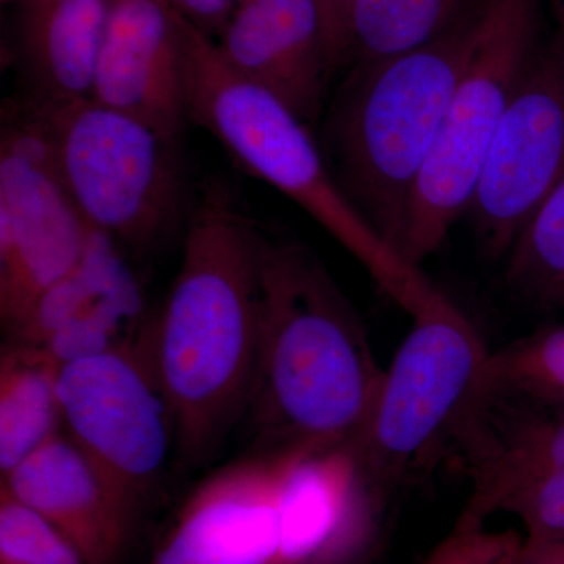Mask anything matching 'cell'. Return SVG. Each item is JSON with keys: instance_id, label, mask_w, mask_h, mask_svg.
<instances>
[{"instance_id": "19", "label": "cell", "mask_w": 564, "mask_h": 564, "mask_svg": "<svg viewBox=\"0 0 564 564\" xmlns=\"http://www.w3.org/2000/svg\"><path fill=\"white\" fill-rule=\"evenodd\" d=\"M57 364L7 343L0 356V474L35 454L63 432Z\"/></svg>"}, {"instance_id": "24", "label": "cell", "mask_w": 564, "mask_h": 564, "mask_svg": "<svg viewBox=\"0 0 564 564\" xmlns=\"http://www.w3.org/2000/svg\"><path fill=\"white\" fill-rule=\"evenodd\" d=\"M524 549V534L491 530L486 522L459 516L454 530L423 564H522Z\"/></svg>"}, {"instance_id": "6", "label": "cell", "mask_w": 564, "mask_h": 564, "mask_svg": "<svg viewBox=\"0 0 564 564\" xmlns=\"http://www.w3.org/2000/svg\"><path fill=\"white\" fill-rule=\"evenodd\" d=\"M541 0H488L477 41L415 187L400 256L419 267L469 212L494 135L538 54Z\"/></svg>"}, {"instance_id": "16", "label": "cell", "mask_w": 564, "mask_h": 564, "mask_svg": "<svg viewBox=\"0 0 564 564\" xmlns=\"http://www.w3.org/2000/svg\"><path fill=\"white\" fill-rule=\"evenodd\" d=\"M221 57L313 121L333 73L317 0H239L221 29Z\"/></svg>"}, {"instance_id": "3", "label": "cell", "mask_w": 564, "mask_h": 564, "mask_svg": "<svg viewBox=\"0 0 564 564\" xmlns=\"http://www.w3.org/2000/svg\"><path fill=\"white\" fill-rule=\"evenodd\" d=\"M486 3L423 46L356 66L329 122L345 195L399 254L415 187L473 55Z\"/></svg>"}, {"instance_id": "9", "label": "cell", "mask_w": 564, "mask_h": 564, "mask_svg": "<svg viewBox=\"0 0 564 564\" xmlns=\"http://www.w3.org/2000/svg\"><path fill=\"white\" fill-rule=\"evenodd\" d=\"M57 393L63 432L139 513L176 448L172 408L141 340L62 364Z\"/></svg>"}, {"instance_id": "12", "label": "cell", "mask_w": 564, "mask_h": 564, "mask_svg": "<svg viewBox=\"0 0 564 564\" xmlns=\"http://www.w3.org/2000/svg\"><path fill=\"white\" fill-rule=\"evenodd\" d=\"M384 496L355 443L285 455L274 564H356L377 533Z\"/></svg>"}, {"instance_id": "10", "label": "cell", "mask_w": 564, "mask_h": 564, "mask_svg": "<svg viewBox=\"0 0 564 564\" xmlns=\"http://www.w3.org/2000/svg\"><path fill=\"white\" fill-rule=\"evenodd\" d=\"M454 451L470 480L464 518L516 516L525 540L564 543V404L477 392Z\"/></svg>"}, {"instance_id": "13", "label": "cell", "mask_w": 564, "mask_h": 564, "mask_svg": "<svg viewBox=\"0 0 564 564\" xmlns=\"http://www.w3.org/2000/svg\"><path fill=\"white\" fill-rule=\"evenodd\" d=\"M93 99L180 141L191 124L187 22L169 0H111Z\"/></svg>"}, {"instance_id": "18", "label": "cell", "mask_w": 564, "mask_h": 564, "mask_svg": "<svg viewBox=\"0 0 564 564\" xmlns=\"http://www.w3.org/2000/svg\"><path fill=\"white\" fill-rule=\"evenodd\" d=\"M111 0H33L24 65L39 104L93 98Z\"/></svg>"}, {"instance_id": "7", "label": "cell", "mask_w": 564, "mask_h": 564, "mask_svg": "<svg viewBox=\"0 0 564 564\" xmlns=\"http://www.w3.org/2000/svg\"><path fill=\"white\" fill-rule=\"evenodd\" d=\"M33 106L46 122L63 184L88 226L118 245L158 242L184 199L180 141L93 98Z\"/></svg>"}, {"instance_id": "26", "label": "cell", "mask_w": 564, "mask_h": 564, "mask_svg": "<svg viewBox=\"0 0 564 564\" xmlns=\"http://www.w3.org/2000/svg\"><path fill=\"white\" fill-rule=\"evenodd\" d=\"M196 29L212 35L220 33L239 0H169Z\"/></svg>"}, {"instance_id": "1", "label": "cell", "mask_w": 564, "mask_h": 564, "mask_svg": "<svg viewBox=\"0 0 564 564\" xmlns=\"http://www.w3.org/2000/svg\"><path fill=\"white\" fill-rule=\"evenodd\" d=\"M259 240L231 195L207 188L188 223L176 280L141 336L188 466L214 458L247 414L261 322Z\"/></svg>"}, {"instance_id": "20", "label": "cell", "mask_w": 564, "mask_h": 564, "mask_svg": "<svg viewBox=\"0 0 564 564\" xmlns=\"http://www.w3.org/2000/svg\"><path fill=\"white\" fill-rule=\"evenodd\" d=\"M488 0H356L350 57L356 66L430 43Z\"/></svg>"}, {"instance_id": "25", "label": "cell", "mask_w": 564, "mask_h": 564, "mask_svg": "<svg viewBox=\"0 0 564 564\" xmlns=\"http://www.w3.org/2000/svg\"><path fill=\"white\" fill-rule=\"evenodd\" d=\"M332 68L347 61L351 50V17L356 0H317Z\"/></svg>"}, {"instance_id": "8", "label": "cell", "mask_w": 564, "mask_h": 564, "mask_svg": "<svg viewBox=\"0 0 564 564\" xmlns=\"http://www.w3.org/2000/svg\"><path fill=\"white\" fill-rule=\"evenodd\" d=\"M93 229L70 198L39 109L0 140V317L13 333L52 285L84 258Z\"/></svg>"}, {"instance_id": "28", "label": "cell", "mask_w": 564, "mask_h": 564, "mask_svg": "<svg viewBox=\"0 0 564 564\" xmlns=\"http://www.w3.org/2000/svg\"><path fill=\"white\" fill-rule=\"evenodd\" d=\"M554 3L556 20H558L560 25V35L556 40H558L564 46V0H554Z\"/></svg>"}, {"instance_id": "21", "label": "cell", "mask_w": 564, "mask_h": 564, "mask_svg": "<svg viewBox=\"0 0 564 564\" xmlns=\"http://www.w3.org/2000/svg\"><path fill=\"white\" fill-rule=\"evenodd\" d=\"M507 276L534 310H564V176L511 247Z\"/></svg>"}, {"instance_id": "5", "label": "cell", "mask_w": 564, "mask_h": 564, "mask_svg": "<svg viewBox=\"0 0 564 564\" xmlns=\"http://www.w3.org/2000/svg\"><path fill=\"white\" fill-rule=\"evenodd\" d=\"M366 430L355 441L378 491L421 484L448 452L489 350L473 322L434 288L419 303Z\"/></svg>"}, {"instance_id": "15", "label": "cell", "mask_w": 564, "mask_h": 564, "mask_svg": "<svg viewBox=\"0 0 564 564\" xmlns=\"http://www.w3.org/2000/svg\"><path fill=\"white\" fill-rule=\"evenodd\" d=\"M148 321L143 295L118 243L93 229L79 265L52 285L9 343L46 356L52 362L77 361L141 340Z\"/></svg>"}, {"instance_id": "23", "label": "cell", "mask_w": 564, "mask_h": 564, "mask_svg": "<svg viewBox=\"0 0 564 564\" xmlns=\"http://www.w3.org/2000/svg\"><path fill=\"white\" fill-rule=\"evenodd\" d=\"M0 564H85L43 516L0 489Z\"/></svg>"}, {"instance_id": "4", "label": "cell", "mask_w": 564, "mask_h": 564, "mask_svg": "<svg viewBox=\"0 0 564 564\" xmlns=\"http://www.w3.org/2000/svg\"><path fill=\"white\" fill-rule=\"evenodd\" d=\"M191 124L206 129L251 176L306 210L408 314L432 288L334 181L306 122L280 98L231 68L212 36L187 20Z\"/></svg>"}, {"instance_id": "17", "label": "cell", "mask_w": 564, "mask_h": 564, "mask_svg": "<svg viewBox=\"0 0 564 564\" xmlns=\"http://www.w3.org/2000/svg\"><path fill=\"white\" fill-rule=\"evenodd\" d=\"M2 489L65 534L85 564L120 562L137 511L65 432L3 475Z\"/></svg>"}, {"instance_id": "14", "label": "cell", "mask_w": 564, "mask_h": 564, "mask_svg": "<svg viewBox=\"0 0 564 564\" xmlns=\"http://www.w3.org/2000/svg\"><path fill=\"white\" fill-rule=\"evenodd\" d=\"M285 455L248 454L185 497L151 564H274Z\"/></svg>"}, {"instance_id": "27", "label": "cell", "mask_w": 564, "mask_h": 564, "mask_svg": "<svg viewBox=\"0 0 564 564\" xmlns=\"http://www.w3.org/2000/svg\"><path fill=\"white\" fill-rule=\"evenodd\" d=\"M522 564H564V543L525 540Z\"/></svg>"}, {"instance_id": "22", "label": "cell", "mask_w": 564, "mask_h": 564, "mask_svg": "<svg viewBox=\"0 0 564 564\" xmlns=\"http://www.w3.org/2000/svg\"><path fill=\"white\" fill-rule=\"evenodd\" d=\"M477 392L564 404V325L544 326L500 350H489Z\"/></svg>"}, {"instance_id": "11", "label": "cell", "mask_w": 564, "mask_h": 564, "mask_svg": "<svg viewBox=\"0 0 564 564\" xmlns=\"http://www.w3.org/2000/svg\"><path fill=\"white\" fill-rule=\"evenodd\" d=\"M564 176V46L538 51L505 113L469 212L486 250L503 254Z\"/></svg>"}, {"instance_id": "2", "label": "cell", "mask_w": 564, "mask_h": 564, "mask_svg": "<svg viewBox=\"0 0 564 564\" xmlns=\"http://www.w3.org/2000/svg\"><path fill=\"white\" fill-rule=\"evenodd\" d=\"M258 364L242 423L250 454L280 455L355 443L380 399L362 323L302 243L261 232Z\"/></svg>"}]
</instances>
